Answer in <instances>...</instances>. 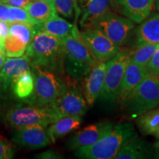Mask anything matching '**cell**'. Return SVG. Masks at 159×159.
I'll list each match as a JSON object with an SVG mask.
<instances>
[{
	"mask_svg": "<svg viewBox=\"0 0 159 159\" xmlns=\"http://www.w3.org/2000/svg\"><path fill=\"white\" fill-rule=\"evenodd\" d=\"M61 42L66 73L75 80H84L99 61L83 41L76 25L71 34L61 38Z\"/></svg>",
	"mask_w": 159,
	"mask_h": 159,
	"instance_id": "6da1fadb",
	"label": "cell"
},
{
	"mask_svg": "<svg viewBox=\"0 0 159 159\" xmlns=\"http://www.w3.org/2000/svg\"><path fill=\"white\" fill-rule=\"evenodd\" d=\"M25 55L29 58L30 66H36L55 74L64 70L61 39L54 35L42 32L35 33L27 46Z\"/></svg>",
	"mask_w": 159,
	"mask_h": 159,
	"instance_id": "7a4b0ae2",
	"label": "cell"
},
{
	"mask_svg": "<svg viewBox=\"0 0 159 159\" xmlns=\"http://www.w3.org/2000/svg\"><path fill=\"white\" fill-rule=\"evenodd\" d=\"M136 137L138 134L134 125L130 122L122 123L114 125L111 132L97 142L77 149L75 155L79 158H114L121 148Z\"/></svg>",
	"mask_w": 159,
	"mask_h": 159,
	"instance_id": "3957f363",
	"label": "cell"
},
{
	"mask_svg": "<svg viewBox=\"0 0 159 159\" xmlns=\"http://www.w3.org/2000/svg\"><path fill=\"white\" fill-rule=\"evenodd\" d=\"M5 118L11 127L16 129L35 125L48 127L61 117L52 105L46 106L33 105L9 109Z\"/></svg>",
	"mask_w": 159,
	"mask_h": 159,
	"instance_id": "277c9868",
	"label": "cell"
},
{
	"mask_svg": "<svg viewBox=\"0 0 159 159\" xmlns=\"http://www.w3.org/2000/svg\"><path fill=\"white\" fill-rule=\"evenodd\" d=\"M31 71L35 81L34 93L30 99L32 105L38 106L52 105L67 89L54 72L36 66H31Z\"/></svg>",
	"mask_w": 159,
	"mask_h": 159,
	"instance_id": "5b68a950",
	"label": "cell"
},
{
	"mask_svg": "<svg viewBox=\"0 0 159 159\" xmlns=\"http://www.w3.org/2000/svg\"><path fill=\"white\" fill-rule=\"evenodd\" d=\"M159 105V77L148 75L133 91L125 107L133 116H139Z\"/></svg>",
	"mask_w": 159,
	"mask_h": 159,
	"instance_id": "8992f818",
	"label": "cell"
},
{
	"mask_svg": "<svg viewBox=\"0 0 159 159\" xmlns=\"http://www.w3.org/2000/svg\"><path fill=\"white\" fill-rule=\"evenodd\" d=\"M132 52L120 50L107 61L104 85L98 98L105 102L116 101L118 91L125 70L130 61Z\"/></svg>",
	"mask_w": 159,
	"mask_h": 159,
	"instance_id": "52a82bcc",
	"label": "cell"
},
{
	"mask_svg": "<svg viewBox=\"0 0 159 159\" xmlns=\"http://www.w3.org/2000/svg\"><path fill=\"white\" fill-rule=\"evenodd\" d=\"M134 26V21L128 18L108 11L85 27H92L99 30L117 45L122 46L128 41Z\"/></svg>",
	"mask_w": 159,
	"mask_h": 159,
	"instance_id": "ba28073f",
	"label": "cell"
},
{
	"mask_svg": "<svg viewBox=\"0 0 159 159\" xmlns=\"http://www.w3.org/2000/svg\"><path fill=\"white\" fill-rule=\"evenodd\" d=\"M81 38L99 62H107L120 51V46L92 27H83Z\"/></svg>",
	"mask_w": 159,
	"mask_h": 159,
	"instance_id": "9c48e42d",
	"label": "cell"
},
{
	"mask_svg": "<svg viewBox=\"0 0 159 159\" xmlns=\"http://www.w3.org/2000/svg\"><path fill=\"white\" fill-rule=\"evenodd\" d=\"M87 102L81 91L77 88L66 89L52 104L61 118L70 116H81L86 112Z\"/></svg>",
	"mask_w": 159,
	"mask_h": 159,
	"instance_id": "30bf717a",
	"label": "cell"
},
{
	"mask_svg": "<svg viewBox=\"0 0 159 159\" xmlns=\"http://www.w3.org/2000/svg\"><path fill=\"white\" fill-rule=\"evenodd\" d=\"M114 125L111 122H100L85 127L78 131L67 142L69 150H77L83 147L90 146L110 133Z\"/></svg>",
	"mask_w": 159,
	"mask_h": 159,
	"instance_id": "8fae6325",
	"label": "cell"
},
{
	"mask_svg": "<svg viewBox=\"0 0 159 159\" xmlns=\"http://www.w3.org/2000/svg\"><path fill=\"white\" fill-rule=\"evenodd\" d=\"M12 140L20 146L32 149L45 148L52 143L47 127L41 125L16 128Z\"/></svg>",
	"mask_w": 159,
	"mask_h": 159,
	"instance_id": "7c38bea8",
	"label": "cell"
},
{
	"mask_svg": "<svg viewBox=\"0 0 159 159\" xmlns=\"http://www.w3.org/2000/svg\"><path fill=\"white\" fill-rule=\"evenodd\" d=\"M148 75L145 66L130 61L118 91L116 101L125 107L133 91Z\"/></svg>",
	"mask_w": 159,
	"mask_h": 159,
	"instance_id": "4fadbf2b",
	"label": "cell"
},
{
	"mask_svg": "<svg viewBox=\"0 0 159 159\" xmlns=\"http://www.w3.org/2000/svg\"><path fill=\"white\" fill-rule=\"evenodd\" d=\"M154 0H114V6L135 23H141L150 15Z\"/></svg>",
	"mask_w": 159,
	"mask_h": 159,
	"instance_id": "5bb4252c",
	"label": "cell"
},
{
	"mask_svg": "<svg viewBox=\"0 0 159 159\" xmlns=\"http://www.w3.org/2000/svg\"><path fill=\"white\" fill-rule=\"evenodd\" d=\"M114 7V0H78L81 28Z\"/></svg>",
	"mask_w": 159,
	"mask_h": 159,
	"instance_id": "9a60e30c",
	"label": "cell"
},
{
	"mask_svg": "<svg viewBox=\"0 0 159 159\" xmlns=\"http://www.w3.org/2000/svg\"><path fill=\"white\" fill-rule=\"evenodd\" d=\"M30 71H31L30 62L25 55L19 57H7L0 70L4 91L11 88L12 83L16 78Z\"/></svg>",
	"mask_w": 159,
	"mask_h": 159,
	"instance_id": "2e32d148",
	"label": "cell"
},
{
	"mask_svg": "<svg viewBox=\"0 0 159 159\" xmlns=\"http://www.w3.org/2000/svg\"><path fill=\"white\" fill-rule=\"evenodd\" d=\"M106 62H99L85 80L84 97L87 104L92 105L98 99L104 85Z\"/></svg>",
	"mask_w": 159,
	"mask_h": 159,
	"instance_id": "e0dca14e",
	"label": "cell"
},
{
	"mask_svg": "<svg viewBox=\"0 0 159 159\" xmlns=\"http://www.w3.org/2000/svg\"><path fill=\"white\" fill-rule=\"evenodd\" d=\"M25 9L33 25L44 22L57 15L54 0H32Z\"/></svg>",
	"mask_w": 159,
	"mask_h": 159,
	"instance_id": "ac0fdd59",
	"label": "cell"
},
{
	"mask_svg": "<svg viewBox=\"0 0 159 159\" xmlns=\"http://www.w3.org/2000/svg\"><path fill=\"white\" fill-rule=\"evenodd\" d=\"M136 38V45L158 44L159 13H152L141 22Z\"/></svg>",
	"mask_w": 159,
	"mask_h": 159,
	"instance_id": "d6986e66",
	"label": "cell"
},
{
	"mask_svg": "<svg viewBox=\"0 0 159 159\" xmlns=\"http://www.w3.org/2000/svg\"><path fill=\"white\" fill-rule=\"evenodd\" d=\"M153 157V151L150 144L136 137L125 145L117 152L116 159H144Z\"/></svg>",
	"mask_w": 159,
	"mask_h": 159,
	"instance_id": "ffe728a7",
	"label": "cell"
},
{
	"mask_svg": "<svg viewBox=\"0 0 159 159\" xmlns=\"http://www.w3.org/2000/svg\"><path fill=\"white\" fill-rule=\"evenodd\" d=\"M33 26L35 33L42 32L61 39L71 34L75 25L69 23L66 20L57 15L48 21Z\"/></svg>",
	"mask_w": 159,
	"mask_h": 159,
	"instance_id": "44dd1931",
	"label": "cell"
},
{
	"mask_svg": "<svg viewBox=\"0 0 159 159\" xmlns=\"http://www.w3.org/2000/svg\"><path fill=\"white\" fill-rule=\"evenodd\" d=\"M82 122L81 116H70L63 117L52 123L47 128L52 143H55L58 139L76 130Z\"/></svg>",
	"mask_w": 159,
	"mask_h": 159,
	"instance_id": "7402d4cb",
	"label": "cell"
},
{
	"mask_svg": "<svg viewBox=\"0 0 159 159\" xmlns=\"http://www.w3.org/2000/svg\"><path fill=\"white\" fill-rule=\"evenodd\" d=\"M11 89L16 98L30 99L35 90V81L32 71H27L16 78L12 83Z\"/></svg>",
	"mask_w": 159,
	"mask_h": 159,
	"instance_id": "603a6c76",
	"label": "cell"
},
{
	"mask_svg": "<svg viewBox=\"0 0 159 159\" xmlns=\"http://www.w3.org/2000/svg\"><path fill=\"white\" fill-rule=\"evenodd\" d=\"M137 125L144 134H156L159 130V108H153L139 115Z\"/></svg>",
	"mask_w": 159,
	"mask_h": 159,
	"instance_id": "cb8c5ba5",
	"label": "cell"
},
{
	"mask_svg": "<svg viewBox=\"0 0 159 159\" xmlns=\"http://www.w3.org/2000/svg\"><path fill=\"white\" fill-rule=\"evenodd\" d=\"M9 34L19 38L28 46L35 34L34 26L28 23L15 22L9 24Z\"/></svg>",
	"mask_w": 159,
	"mask_h": 159,
	"instance_id": "d4e9b609",
	"label": "cell"
},
{
	"mask_svg": "<svg viewBox=\"0 0 159 159\" xmlns=\"http://www.w3.org/2000/svg\"><path fill=\"white\" fill-rule=\"evenodd\" d=\"M27 46L19 38L9 34L4 40V50L9 57H19L25 55Z\"/></svg>",
	"mask_w": 159,
	"mask_h": 159,
	"instance_id": "484cf974",
	"label": "cell"
},
{
	"mask_svg": "<svg viewBox=\"0 0 159 159\" xmlns=\"http://www.w3.org/2000/svg\"><path fill=\"white\" fill-rule=\"evenodd\" d=\"M158 47V44L136 45V49L131 53L130 61L146 66Z\"/></svg>",
	"mask_w": 159,
	"mask_h": 159,
	"instance_id": "4316f807",
	"label": "cell"
},
{
	"mask_svg": "<svg viewBox=\"0 0 159 159\" xmlns=\"http://www.w3.org/2000/svg\"><path fill=\"white\" fill-rule=\"evenodd\" d=\"M57 13L66 18L79 16L78 0H54Z\"/></svg>",
	"mask_w": 159,
	"mask_h": 159,
	"instance_id": "83f0119b",
	"label": "cell"
},
{
	"mask_svg": "<svg viewBox=\"0 0 159 159\" xmlns=\"http://www.w3.org/2000/svg\"><path fill=\"white\" fill-rule=\"evenodd\" d=\"M15 22H24L32 25L28 13L25 8L13 7L9 5L8 24Z\"/></svg>",
	"mask_w": 159,
	"mask_h": 159,
	"instance_id": "f1b7e54d",
	"label": "cell"
},
{
	"mask_svg": "<svg viewBox=\"0 0 159 159\" xmlns=\"http://www.w3.org/2000/svg\"><path fill=\"white\" fill-rule=\"evenodd\" d=\"M148 75L159 77V47L145 66Z\"/></svg>",
	"mask_w": 159,
	"mask_h": 159,
	"instance_id": "f546056e",
	"label": "cell"
},
{
	"mask_svg": "<svg viewBox=\"0 0 159 159\" xmlns=\"http://www.w3.org/2000/svg\"><path fill=\"white\" fill-rule=\"evenodd\" d=\"M13 156L14 150L11 144L0 139V159H11Z\"/></svg>",
	"mask_w": 159,
	"mask_h": 159,
	"instance_id": "4dcf8cb0",
	"label": "cell"
},
{
	"mask_svg": "<svg viewBox=\"0 0 159 159\" xmlns=\"http://www.w3.org/2000/svg\"><path fill=\"white\" fill-rule=\"evenodd\" d=\"M35 158L41 159H57L62 158L63 157L57 151L53 150H49L36 155Z\"/></svg>",
	"mask_w": 159,
	"mask_h": 159,
	"instance_id": "1f68e13d",
	"label": "cell"
},
{
	"mask_svg": "<svg viewBox=\"0 0 159 159\" xmlns=\"http://www.w3.org/2000/svg\"><path fill=\"white\" fill-rule=\"evenodd\" d=\"M32 0H0V2L7 4L13 7L26 8Z\"/></svg>",
	"mask_w": 159,
	"mask_h": 159,
	"instance_id": "d6a6232c",
	"label": "cell"
},
{
	"mask_svg": "<svg viewBox=\"0 0 159 159\" xmlns=\"http://www.w3.org/2000/svg\"><path fill=\"white\" fill-rule=\"evenodd\" d=\"M9 5L0 2V21L8 22Z\"/></svg>",
	"mask_w": 159,
	"mask_h": 159,
	"instance_id": "836d02e7",
	"label": "cell"
},
{
	"mask_svg": "<svg viewBox=\"0 0 159 159\" xmlns=\"http://www.w3.org/2000/svg\"><path fill=\"white\" fill-rule=\"evenodd\" d=\"M9 35V24L5 21H0V37L5 40Z\"/></svg>",
	"mask_w": 159,
	"mask_h": 159,
	"instance_id": "e575fe53",
	"label": "cell"
},
{
	"mask_svg": "<svg viewBox=\"0 0 159 159\" xmlns=\"http://www.w3.org/2000/svg\"><path fill=\"white\" fill-rule=\"evenodd\" d=\"M6 60V55L5 52L0 53V70L2 68L4 63L5 62Z\"/></svg>",
	"mask_w": 159,
	"mask_h": 159,
	"instance_id": "d590c367",
	"label": "cell"
},
{
	"mask_svg": "<svg viewBox=\"0 0 159 159\" xmlns=\"http://www.w3.org/2000/svg\"><path fill=\"white\" fill-rule=\"evenodd\" d=\"M152 158H159V150L158 149H156L153 152V157Z\"/></svg>",
	"mask_w": 159,
	"mask_h": 159,
	"instance_id": "8d00e7d4",
	"label": "cell"
},
{
	"mask_svg": "<svg viewBox=\"0 0 159 159\" xmlns=\"http://www.w3.org/2000/svg\"><path fill=\"white\" fill-rule=\"evenodd\" d=\"M154 3L156 5L157 11L159 12V0H154Z\"/></svg>",
	"mask_w": 159,
	"mask_h": 159,
	"instance_id": "74e56055",
	"label": "cell"
},
{
	"mask_svg": "<svg viewBox=\"0 0 159 159\" xmlns=\"http://www.w3.org/2000/svg\"><path fill=\"white\" fill-rule=\"evenodd\" d=\"M2 90L4 91V89H3V85H2V79H1V77H0V92H1V91Z\"/></svg>",
	"mask_w": 159,
	"mask_h": 159,
	"instance_id": "f35d334b",
	"label": "cell"
},
{
	"mask_svg": "<svg viewBox=\"0 0 159 159\" xmlns=\"http://www.w3.org/2000/svg\"><path fill=\"white\" fill-rule=\"evenodd\" d=\"M154 148H155V149H158V150H159V141H158V142H156V143H155Z\"/></svg>",
	"mask_w": 159,
	"mask_h": 159,
	"instance_id": "ab89813d",
	"label": "cell"
},
{
	"mask_svg": "<svg viewBox=\"0 0 159 159\" xmlns=\"http://www.w3.org/2000/svg\"><path fill=\"white\" fill-rule=\"evenodd\" d=\"M154 136H156V138L157 139H158V140H159V130H158V132H157L156 134L154 135Z\"/></svg>",
	"mask_w": 159,
	"mask_h": 159,
	"instance_id": "60d3db41",
	"label": "cell"
},
{
	"mask_svg": "<svg viewBox=\"0 0 159 159\" xmlns=\"http://www.w3.org/2000/svg\"><path fill=\"white\" fill-rule=\"evenodd\" d=\"M158 47H159V43H158Z\"/></svg>",
	"mask_w": 159,
	"mask_h": 159,
	"instance_id": "b9f144b4",
	"label": "cell"
}]
</instances>
